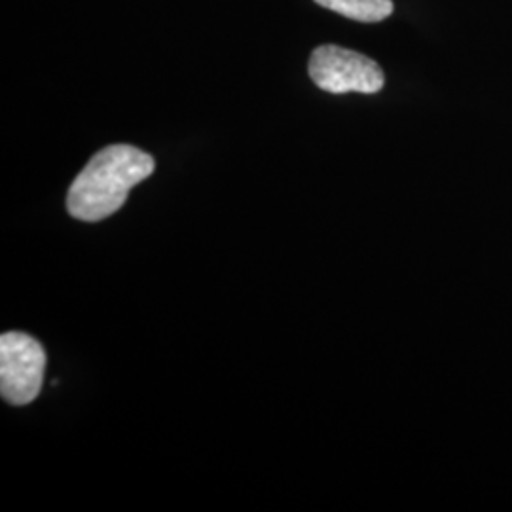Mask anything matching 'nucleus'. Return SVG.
Masks as SVG:
<instances>
[{
    "mask_svg": "<svg viewBox=\"0 0 512 512\" xmlns=\"http://www.w3.org/2000/svg\"><path fill=\"white\" fill-rule=\"evenodd\" d=\"M154 165L150 154L131 145L99 150L71 184L67 211L84 222L107 219L122 209L133 186L152 175Z\"/></svg>",
    "mask_w": 512,
    "mask_h": 512,
    "instance_id": "nucleus-1",
    "label": "nucleus"
},
{
    "mask_svg": "<svg viewBox=\"0 0 512 512\" xmlns=\"http://www.w3.org/2000/svg\"><path fill=\"white\" fill-rule=\"evenodd\" d=\"M308 71L323 92L378 93L385 84L384 71L374 59L334 44L313 50Z\"/></svg>",
    "mask_w": 512,
    "mask_h": 512,
    "instance_id": "nucleus-2",
    "label": "nucleus"
},
{
    "mask_svg": "<svg viewBox=\"0 0 512 512\" xmlns=\"http://www.w3.org/2000/svg\"><path fill=\"white\" fill-rule=\"evenodd\" d=\"M46 353L23 332L0 336V395L12 406L33 403L42 389Z\"/></svg>",
    "mask_w": 512,
    "mask_h": 512,
    "instance_id": "nucleus-3",
    "label": "nucleus"
},
{
    "mask_svg": "<svg viewBox=\"0 0 512 512\" xmlns=\"http://www.w3.org/2000/svg\"><path fill=\"white\" fill-rule=\"evenodd\" d=\"M319 6L344 18L378 23L393 14V0H315Z\"/></svg>",
    "mask_w": 512,
    "mask_h": 512,
    "instance_id": "nucleus-4",
    "label": "nucleus"
}]
</instances>
